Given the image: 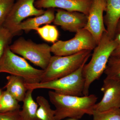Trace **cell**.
<instances>
[{
  "instance_id": "obj_7",
  "label": "cell",
  "mask_w": 120,
  "mask_h": 120,
  "mask_svg": "<svg viewBox=\"0 0 120 120\" xmlns=\"http://www.w3.org/2000/svg\"><path fill=\"white\" fill-rule=\"evenodd\" d=\"M73 38L66 41H58L51 46L55 56L73 55L84 50H94L98 44L91 34L84 28L79 30Z\"/></svg>"
},
{
  "instance_id": "obj_4",
  "label": "cell",
  "mask_w": 120,
  "mask_h": 120,
  "mask_svg": "<svg viewBox=\"0 0 120 120\" xmlns=\"http://www.w3.org/2000/svg\"><path fill=\"white\" fill-rule=\"evenodd\" d=\"M44 71L32 67L26 59L12 52L9 46L0 59V73L22 77L27 83L40 82Z\"/></svg>"
},
{
  "instance_id": "obj_1",
  "label": "cell",
  "mask_w": 120,
  "mask_h": 120,
  "mask_svg": "<svg viewBox=\"0 0 120 120\" xmlns=\"http://www.w3.org/2000/svg\"><path fill=\"white\" fill-rule=\"evenodd\" d=\"M49 100L55 106L56 120L66 118L80 119L85 114L92 116L98 98L94 94L81 97L60 94L54 91L48 93Z\"/></svg>"
},
{
  "instance_id": "obj_5",
  "label": "cell",
  "mask_w": 120,
  "mask_h": 120,
  "mask_svg": "<svg viewBox=\"0 0 120 120\" xmlns=\"http://www.w3.org/2000/svg\"><path fill=\"white\" fill-rule=\"evenodd\" d=\"M86 63H84L74 72L64 77L45 82H25V86L27 90L50 89L60 94L78 97L83 96L85 80L83 76L82 70Z\"/></svg>"
},
{
  "instance_id": "obj_10",
  "label": "cell",
  "mask_w": 120,
  "mask_h": 120,
  "mask_svg": "<svg viewBox=\"0 0 120 120\" xmlns=\"http://www.w3.org/2000/svg\"><path fill=\"white\" fill-rule=\"evenodd\" d=\"M103 97L96 103L94 110L102 112L115 108H120V82L106 77L101 88Z\"/></svg>"
},
{
  "instance_id": "obj_28",
  "label": "cell",
  "mask_w": 120,
  "mask_h": 120,
  "mask_svg": "<svg viewBox=\"0 0 120 120\" xmlns=\"http://www.w3.org/2000/svg\"><path fill=\"white\" fill-rule=\"evenodd\" d=\"M1 93H2V92H1V90L0 89V98L1 95Z\"/></svg>"
},
{
  "instance_id": "obj_13",
  "label": "cell",
  "mask_w": 120,
  "mask_h": 120,
  "mask_svg": "<svg viewBox=\"0 0 120 120\" xmlns=\"http://www.w3.org/2000/svg\"><path fill=\"white\" fill-rule=\"evenodd\" d=\"M56 9L53 8H47L42 15L33 18L27 19L18 25L13 32V36L17 35L22 30L28 33L35 30L41 25H46L53 22L55 18Z\"/></svg>"
},
{
  "instance_id": "obj_9",
  "label": "cell",
  "mask_w": 120,
  "mask_h": 120,
  "mask_svg": "<svg viewBox=\"0 0 120 120\" xmlns=\"http://www.w3.org/2000/svg\"><path fill=\"white\" fill-rule=\"evenodd\" d=\"M106 9V0H93L88 14L85 29L98 43L104 32H107L104 23L103 12Z\"/></svg>"
},
{
  "instance_id": "obj_25",
  "label": "cell",
  "mask_w": 120,
  "mask_h": 120,
  "mask_svg": "<svg viewBox=\"0 0 120 120\" xmlns=\"http://www.w3.org/2000/svg\"><path fill=\"white\" fill-rule=\"evenodd\" d=\"M113 39L116 41V45L112 56H120V32L116 33Z\"/></svg>"
},
{
  "instance_id": "obj_21",
  "label": "cell",
  "mask_w": 120,
  "mask_h": 120,
  "mask_svg": "<svg viewBox=\"0 0 120 120\" xmlns=\"http://www.w3.org/2000/svg\"><path fill=\"white\" fill-rule=\"evenodd\" d=\"M92 120H120V109L113 108L102 111L94 110Z\"/></svg>"
},
{
  "instance_id": "obj_2",
  "label": "cell",
  "mask_w": 120,
  "mask_h": 120,
  "mask_svg": "<svg viewBox=\"0 0 120 120\" xmlns=\"http://www.w3.org/2000/svg\"><path fill=\"white\" fill-rule=\"evenodd\" d=\"M116 43L105 32L91 54L89 62L84 66L83 76L85 80L83 96L89 95V89L91 84L98 79L104 73L108 61L115 49Z\"/></svg>"
},
{
  "instance_id": "obj_24",
  "label": "cell",
  "mask_w": 120,
  "mask_h": 120,
  "mask_svg": "<svg viewBox=\"0 0 120 120\" xmlns=\"http://www.w3.org/2000/svg\"><path fill=\"white\" fill-rule=\"evenodd\" d=\"M19 111L0 112V120H21Z\"/></svg>"
},
{
  "instance_id": "obj_12",
  "label": "cell",
  "mask_w": 120,
  "mask_h": 120,
  "mask_svg": "<svg viewBox=\"0 0 120 120\" xmlns=\"http://www.w3.org/2000/svg\"><path fill=\"white\" fill-rule=\"evenodd\" d=\"M93 0H36L38 9L58 8L69 11H78L88 15Z\"/></svg>"
},
{
  "instance_id": "obj_15",
  "label": "cell",
  "mask_w": 120,
  "mask_h": 120,
  "mask_svg": "<svg viewBox=\"0 0 120 120\" xmlns=\"http://www.w3.org/2000/svg\"><path fill=\"white\" fill-rule=\"evenodd\" d=\"M7 83L5 86L6 90L19 102H23L27 89L25 85V81L22 77L14 75L7 77Z\"/></svg>"
},
{
  "instance_id": "obj_19",
  "label": "cell",
  "mask_w": 120,
  "mask_h": 120,
  "mask_svg": "<svg viewBox=\"0 0 120 120\" xmlns=\"http://www.w3.org/2000/svg\"><path fill=\"white\" fill-rule=\"evenodd\" d=\"M104 73L107 78L120 82V56H111Z\"/></svg>"
},
{
  "instance_id": "obj_20",
  "label": "cell",
  "mask_w": 120,
  "mask_h": 120,
  "mask_svg": "<svg viewBox=\"0 0 120 120\" xmlns=\"http://www.w3.org/2000/svg\"><path fill=\"white\" fill-rule=\"evenodd\" d=\"M37 33L44 41L55 43L58 41L59 32L56 26L46 24L35 30Z\"/></svg>"
},
{
  "instance_id": "obj_11",
  "label": "cell",
  "mask_w": 120,
  "mask_h": 120,
  "mask_svg": "<svg viewBox=\"0 0 120 120\" xmlns=\"http://www.w3.org/2000/svg\"><path fill=\"white\" fill-rule=\"evenodd\" d=\"M54 24L60 26L62 30L76 33L85 28L87 15L78 11H69L60 9H56Z\"/></svg>"
},
{
  "instance_id": "obj_3",
  "label": "cell",
  "mask_w": 120,
  "mask_h": 120,
  "mask_svg": "<svg viewBox=\"0 0 120 120\" xmlns=\"http://www.w3.org/2000/svg\"><path fill=\"white\" fill-rule=\"evenodd\" d=\"M91 52L84 50L70 56H52L40 82L52 81L73 73L86 62Z\"/></svg>"
},
{
  "instance_id": "obj_22",
  "label": "cell",
  "mask_w": 120,
  "mask_h": 120,
  "mask_svg": "<svg viewBox=\"0 0 120 120\" xmlns=\"http://www.w3.org/2000/svg\"><path fill=\"white\" fill-rule=\"evenodd\" d=\"M13 35L4 26H0V59L6 49L9 46Z\"/></svg>"
},
{
  "instance_id": "obj_14",
  "label": "cell",
  "mask_w": 120,
  "mask_h": 120,
  "mask_svg": "<svg viewBox=\"0 0 120 120\" xmlns=\"http://www.w3.org/2000/svg\"><path fill=\"white\" fill-rule=\"evenodd\" d=\"M104 23L108 34L113 39L116 28L120 19V0H106Z\"/></svg>"
},
{
  "instance_id": "obj_8",
  "label": "cell",
  "mask_w": 120,
  "mask_h": 120,
  "mask_svg": "<svg viewBox=\"0 0 120 120\" xmlns=\"http://www.w3.org/2000/svg\"><path fill=\"white\" fill-rule=\"evenodd\" d=\"M36 0H17L13 5L3 26L13 34L15 28L24 19L30 16L42 15L45 11L35 7Z\"/></svg>"
},
{
  "instance_id": "obj_6",
  "label": "cell",
  "mask_w": 120,
  "mask_h": 120,
  "mask_svg": "<svg viewBox=\"0 0 120 120\" xmlns=\"http://www.w3.org/2000/svg\"><path fill=\"white\" fill-rule=\"evenodd\" d=\"M9 48L14 53L22 56L43 70L47 68L52 56L49 45L45 43L37 44L23 37L15 41Z\"/></svg>"
},
{
  "instance_id": "obj_18",
  "label": "cell",
  "mask_w": 120,
  "mask_h": 120,
  "mask_svg": "<svg viewBox=\"0 0 120 120\" xmlns=\"http://www.w3.org/2000/svg\"><path fill=\"white\" fill-rule=\"evenodd\" d=\"M19 102L7 90L1 93L0 98V112H6L20 110Z\"/></svg>"
},
{
  "instance_id": "obj_29",
  "label": "cell",
  "mask_w": 120,
  "mask_h": 120,
  "mask_svg": "<svg viewBox=\"0 0 120 120\" xmlns=\"http://www.w3.org/2000/svg\"></svg>"
},
{
  "instance_id": "obj_26",
  "label": "cell",
  "mask_w": 120,
  "mask_h": 120,
  "mask_svg": "<svg viewBox=\"0 0 120 120\" xmlns=\"http://www.w3.org/2000/svg\"><path fill=\"white\" fill-rule=\"evenodd\" d=\"M118 32H120V19L117 25L116 30V34Z\"/></svg>"
},
{
  "instance_id": "obj_27",
  "label": "cell",
  "mask_w": 120,
  "mask_h": 120,
  "mask_svg": "<svg viewBox=\"0 0 120 120\" xmlns=\"http://www.w3.org/2000/svg\"><path fill=\"white\" fill-rule=\"evenodd\" d=\"M76 120V119H72V118H71V119H69V120Z\"/></svg>"
},
{
  "instance_id": "obj_16",
  "label": "cell",
  "mask_w": 120,
  "mask_h": 120,
  "mask_svg": "<svg viewBox=\"0 0 120 120\" xmlns=\"http://www.w3.org/2000/svg\"><path fill=\"white\" fill-rule=\"evenodd\" d=\"M34 90L28 89L23 102L22 109L20 111V117L21 120H39L37 118V113L38 105L32 97Z\"/></svg>"
},
{
  "instance_id": "obj_17",
  "label": "cell",
  "mask_w": 120,
  "mask_h": 120,
  "mask_svg": "<svg viewBox=\"0 0 120 120\" xmlns=\"http://www.w3.org/2000/svg\"><path fill=\"white\" fill-rule=\"evenodd\" d=\"M36 100L39 106L37 113L38 119L39 120H56L55 110L51 108L47 99L40 96L37 97Z\"/></svg>"
},
{
  "instance_id": "obj_23",
  "label": "cell",
  "mask_w": 120,
  "mask_h": 120,
  "mask_svg": "<svg viewBox=\"0 0 120 120\" xmlns=\"http://www.w3.org/2000/svg\"><path fill=\"white\" fill-rule=\"evenodd\" d=\"M15 0H0V26H3Z\"/></svg>"
}]
</instances>
